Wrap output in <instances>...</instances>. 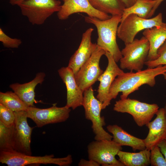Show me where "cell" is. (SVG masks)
<instances>
[{
  "instance_id": "obj_33",
  "label": "cell",
  "mask_w": 166,
  "mask_h": 166,
  "mask_svg": "<svg viewBox=\"0 0 166 166\" xmlns=\"http://www.w3.org/2000/svg\"><path fill=\"white\" fill-rule=\"evenodd\" d=\"M125 5L126 8L132 6L136 0H120Z\"/></svg>"
},
{
  "instance_id": "obj_8",
  "label": "cell",
  "mask_w": 166,
  "mask_h": 166,
  "mask_svg": "<svg viewBox=\"0 0 166 166\" xmlns=\"http://www.w3.org/2000/svg\"><path fill=\"white\" fill-rule=\"evenodd\" d=\"M162 14L145 19L134 14L128 15L118 26L117 36L125 45L132 42L138 33L143 30L160 26L163 23Z\"/></svg>"
},
{
  "instance_id": "obj_22",
  "label": "cell",
  "mask_w": 166,
  "mask_h": 166,
  "mask_svg": "<svg viewBox=\"0 0 166 166\" xmlns=\"http://www.w3.org/2000/svg\"><path fill=\"white\" fill-rule=\"evenodd\" d=\"M155 2V0H136L132 6L124 9L121 22L131 14L143 18H149Z\"/></svg>"
},
{
  "instance_id": "obj_6",
  "label": "cell",
  "mask_w": 166,
  "mask_h": 166,
  "mask_svg": "<svg viewBox=\"0 0 166 166\" xmlns=\"http://www.w3.org/2000/svg\"><path fill=\"white\" fill-rule=\"evenodd\" d=\"M22 14L33 25H41L61 6L59 0H26L19 4Z\"/></svg>"
},
{
  "instance_id": "obj_2",
  "label": "cell",
  "mask_w": 166,
  "mask_h": 166,
  "mask_svg": "<svg viewBox=\"0 0 166 166\" xmlns=\"http://www.w3.org/2000/svg\"><path fill=\"white\" fill-rule=\"evenodd\" d=\"M121 15L112 16L109 19L101 20L89 16L85 17V21L96 27L98 34L97 44L105 51L110 53L117 62L122 56L117 42L116 36Z\"/></svg>"
},
{
  "instance_id": "obj_1",
  "label": "cell",
  "mask_w": 166,
  "mask_h": 166,
  "mask_svg": "<svg viewBox=\"0 0 166 166\" xmlns=\"http://www.w3.org/2000/svg\"><path fill=\"white\" fill-rule=\"evenodd\" d=\"M166 72V65H160L154 68H148L144 70L133 72L124 73L118 76L110 88L107 106L112 100L116 99L120 92L121 99L127 98L128 95L138 90L144 85L152 87L156 84V77Z\"/></svg>"
},
{
  "instance_id": "obj_16",
  "label": "cell",
  "mask_w": 166,
  "mask_h": 166,
  "mask_svg": "<svg viewBox=\"0 0 166 166\" xmlns=\"http://www.w3.org/2000/svg\"><path fill=\"white\" fill-rule=\"evenodd\" d=\"M58 72L66 88V105L73 110L82 106L84 92L77 85L73 70L67 66L61 67Z\"/></svg>"
},
{
  "instance_id": "obj_9",
  "label": "cell",
  "mask_w": 166,
  "mask_h": 166,
  "mask_svg": "<svg viewBox=\"0 0 166 166\" xmlns=\"http://www.w3.org/2000/svg\"><path fill=\"white\" fill-rule=\"evenodd\" d=\"M88 159L103 166H124L116 158L122 146L112 140H96L87 146Z\"/></svg>"
},
{
  "instance_id": "obj_30",
  "label": "cell",
  "mask_w": 166,
  "mask_h": 166,
  "mask_svg": "<svg viewBox=\"0 0 166 166\" xmlns=\"http://www.w3.org/2000/svg\"><path fill=\"white\" fill-rule=\"evenodd\" d=\"M79 166H99L100 165L96 161L89 160H87L84 159L80 160L78 163Z\"/></svg>"
},
{
  "instance_id": "obj_20",
  "label": "cell",
  "mask_w": 166,
  "mask_h": 166,
  "mask_svg": "<svg viewBox=\"0 0 166 166\" xmlns=\"http://www.w3.org/2000/svg\"><path fill=\"white\" fill-rule=\"evenodd\" d=\"M106 128L112 134V140L121 146H130L134 151L146 149L144 139L131 135L118 125H109L107 126Z\"/></svg>"
},
{
  "instance_id": "obj_25",
  "label": "cell",
  "mask_w": 166,
  "mask_h": 166,
  "mask_svg": "<svg viewBox=\"0 0 166 166\" xmlns=\"http://www.w3.org/2000/svg\"><path fill=\"white\" fill-rule=\"evenodd\" d=\"M0 151H15L14 125L7 127L0 121Z\"/></svg>"
},
{
  "instance_id": "obj_11",
  "label": "cell",
  "mask_w": 166,
  "mask_h": 166,
  "mask_svg": "<svg viewBox=\"0 0 166 166\" xmlns=\"http://www.w3.org/2000/svg\"><path fill=\"white\" fill-rule=\"evenodd\" d=\"M70 111V108L66 105L58 107L56 104L46 109L29 107L26 111L27 118L31 119L38 128L66 121L69 117Z\"/></svg>"
},
{
  "instance_id": "obj_10",
  "label": "cell",
  "mask_w": 166,
  "mask_h": 166,
  "mask_svg": "<svg viewBox=\"0 0 166 166\" xmlns=\"http://www.w3.org/2000/svg\"><path fill=\"white\" fill-rule=\"evenodd\" d=\"M105 52L97 45L90 57L75 74L76 81L83 92L92 86L103 73L99 62L101 57L105 55Z\"/></svg>"
},
{
  "instance_id": "obj_12",
  "label": "cell",
  "mask_w": 166,
  "mask_h": 166,
  "mask_svg": "<svg viewBox=\"0 0 166 166\" xmlns=\"http://www.w3.org/2000/svg\"><path fill=\"white\" fill-rule=\"evenodd\" d=\"M14 124L15 151L32 155L31 136L34 127H30L27 121L26 111L14 112Z\"/></svg>"
},
{
  "instance_id": "obj_3",
  "label": "cell",
  "mask_w": 166,
  "mask_h": 166,
  "mask_svg": "<svg viewBox=\"0 0 166 166\" xmlns=\"http://www.w3.org/2000/svg\"><path fill=\"white\" fill-rule=\"evenodd\" d=\"M82 106L85 118L92 122L95 140H112L113 136L103 128L106 124L105 118L101 116L103 103L95 97L92 86L84 91Z\"/></svg>"
},
{
  "instance_id": "obj_14",
  "label": "cell",
  "mask_w": 166,
  "mask_h": 166,
  "mask_svg": "<svg viewBox=\"0 0 166 166\" xmlns=\"http://www.w3.org/2000/svg\"><path fill=\"white\" fill-rule=\"evenodd\" d=\"M78 13H84L89 16L101 20L109 19L112 16L94 8L88 0H65L57 12V16L59 19L65 20L72 14Z\"/></svg>"
},
{
  "instance_id": "obj_18",
  "label": "cell",
  "mask_w": 166,
  "mask_h": 166,
  "mask_svg": "<svg viewBox=\"0 0 166 166\" xmlns=\"http://www.w3.org/2000/svg\"><path fill=\"white\" fill-rule=\"evenodd\" d=\"M45 76V73H38L30 82L23 84H12L10 85V87L28 106L35 107L34 103L37 102L35 98V87L38 84L42 83Z\"/></svg>"
},
{
  "instance_id": "obj_4",
  "label": "cell",
  "mask_w": 166,
  "mask_h": 166,
  "mask_svg": "<svg viewBox=\"0 0 166 166\" xmlns=\"http://www.w3.org/2000/svg\"><path fill=\"white\" fill-rule=\"evenodd\" d=\"M0 162L8 166L51 164L59 166H68L73 163V158L70 154L63 157L55 158L53 154L34 156L16 151H0Z\"/></svg>"
},
{
  "instance_id": "obj_35",
  "label": "cell",
  "mask_w": 166,
  "mask_h": 166,
  "mask_svg": "<svg viewBox=\"0 0 166 166\" xmlns=\"http://www.w3.org/2000/svg\"><path fill=\"white\" fill-rule=\"evenodd\" d=\"M163 108L164 116L166 119V102Z\"/></svg>"
},
{
  "instance_id": "obj_15",
  "label": "cell",
  "mask_w": 166,
  "mask_h": 166,
  "mask_svg": "<svg viewBox=\"0 0 166 166\" xmlns=\"http://www.w3.org/2000/svg\"><path fill=\"white\" fill-rule=\"evenodd\" d=\"M94 29L90 27L82 34L78 48L69 60L68 67L76 74L81 66L88 60L97 46V43L91 41V36Z\"/></svg>"
},
{
  "instance_id": "obj_21",
  "label": "cell",
  "mask_w": 166,
  "mask_h": 166,
  "mask_svg": "<svg viewBox=\"0 0 166 166\" xmlns=\"http://www.w3.org/2000/svg\"><path fill=\"white\" fill-rule=\"evenodd\" d=\"M150 151L145 149L138 152L120 151L117 155L124 166H148L150 164Z\"/></svg>"
},
{
  "instance_id": "obj_23",
  "label": "cell",
  "mask_w": 166,
  "mask_h": 166,
  "mask_svg": "<svg viewBox=\"0 0 166 166\" xmlns=\"http://www.w3.org/2000/svg\"><path fill=\"white\" fill-rule=\"evenodd\" d=\"M94 8L112 16H122L126 7L120 0H88Z\"/></svg>"
},
{
  "instance_id": "obj_24",
  "label": "cell",
  "mask_w": 166,
  "mask_h": 166,
  "mask_svg": "<svg viewBox=\"0 0 166 166\" xmlns=\"http://www.w3.org/2000/svg\"><path fill=\"white\" fill-rule=\"evenodd\" d=\"M0 103L14 112L26 111L29 107L11 91L0 92Z\"/></svg>"
},
{
  "instance_id": "obj_27",
  "label": "cell",
  "mask_w": 166,
  "mask_h": 166,
  "mask_svg": "<svg viewBox=\"0 0 166 166\" xmlns=\"http://www.w3.org/2000/svg\"><path fill=\"white\" fill-rule=\"evenodd\" d=\"M158 57L156 59L146 61L145 65L148 68H154L160 65H166V40L158 50Z\"/></svg>"
},
{
  "instance_id": "obj_7",
  "label": "cell",
  "mask_w": 166,
  "mask_h": 166,
  "mask_svg": "<svg viewBox=\"0 0 166 166\" xmlns=\"http://www.w3.org/2000/svg\"><path fill=\"white\" fill-rule=\"evenodd\" d=\"M159 109L156 104H148L128 97L116 101L113 108L117 112L130 114L139 127L150 121Z\"/></svg>"
},
{
  "instance_id": "obj_29",
  "label": "cell",
  "mask_w": 166,
  "mask_h": 166,
  "mask_svg": "<svg viewBox=\"0 0 166 166\" xmlns=\"http://www.w3.org/2000/svg\"><path fill=\"white\" fill-rule=\"evenodd\" d=\"M0 41L4 47L10 48H17L22 43L20 39L10 37L1 28H0Z\"/></svg>"
},
{
  "instance_id": "obj_31",
  "label": "cell",
  "mask_w": 166,
  "mask_h": 166,
  "mask_svg": "<svg viewBox=\"0 0 166 166\" xmlns=\"http://www.w3.org/2000/svg\"><path fill=\"white\" fill-rule=\"evenodd\" d=\"M158 145L166 160V139L161 141L158 144Z\"/></svg>"
},
{
  "instance_id": "obj_17",
  "label": "cell",
  "mask_w": 166,
  "mask_h": 166,
  "mask_svg": "<svg viewBox=\"0 0 166 166\" xmlns=\"http://www.w3.org/2000/svg\"><path fill=\"white\" fill-rule=\"evenodd\" d=\"M156 115V118L145 125L149 129V132L144 140L146 149L150 151L166 139V119L164 108L159 109Z\"/></svg>"
},
{
  "instance_id": "obj_5",
  "label": "cell",
  "mask_w": 166,
  "mask_h": 166,
  "mask_svg": "<svg viewBox=\"0 0 166 166\" xmlns=\"http://www.w3.org/2000/svg\"><path fill=\"white\" fill-rule=\"evenodd\" d=\"M125 45L121 51L122 57L120 60V68L130 71L142 70L149 50L148 41L143 36Z\"/></svg>"
},
{
  "instance_id": "obj_32",
  "label": "cell",
  "mask_w": 166,
  "mask_h": 166,
  "mask_svg": "<svg viewBox=\"0 0 166 166\" xmlns=\"http://www.w3.org/2000/svg\"><path fill=\"white\" fill-rule=\"evenodd\" d=\"M156 2L152 10V12L150 14V17L152 16L154 14L156 10L158 8L161 3L164 0H155Z\"/></svg>"
},
{
  "instance_id": "obj_26",
  "label": "cell",
  "mask_w": 166,
  "mask_h": 166,
  "mask_svg": "<svg viewBox=\"0 0 166 166\" xmlns=\"http://www.w3.org/2000/svg\"><path fill=\"white\" fill-rule=\"evenodd\" d=\"M14 112L0 103V121L7 127L13 126L14 123Z\"/></svg>"
},
{
  "instance_id": "obj_28",
  "label": "cell",
  "mask_w": 166,
  "mask_h": 166,
  "mask_svg": "<svg viewBox=\"0 0 166 166\" xmlns=\"http://www.w3.org/2000/svg\"><path fill=\"white\" fill-rule=\"evenodd\" d=\"M150 163L152 166H166V160L158 145L150 150Z\"/></svg>"
},
{
  "instance_id": "obj_19",
  "label": "cell",
  "mask_w": 166,
  "mask_h": 166,
  "mask_svg": "<svg viewBox=\"0 0 166 166\" xmlns=\"http://www.w3.org/2000/svg\"><path fill=\"white\" fill-rule=\"evenodd\" d=\"M143 34L148 41L149 50L147 61L157 59L159 57L158 50L166 40V23L144 30Z\"/></svg>"
},
{
  "instance_id": "obj_13",
  "label": "cell",
  "mask_w": 166,
  "mask_h": 166,
  "mask_svg": "<svg viewBox=\"0 0 166 166\" xmlns=\"http://www.w3.org/2000/svg\"><path fill=\"white\" fill-rule=\"evenodd\" d=\"M105 55L108 60V65L98 79L100 84L97 96V98L103 103V109L107 107L109 89L113 82L118 76L124 72L110 53L106 51Z\"/></svg>"
},
{
  "instance_id": "obj_34",
  "label": "cell",
  "mask_w": 166,
  "mask_h": 166,
  "mask_svg": "<svg viewBox=\"0 0 166 166\" xmlns=\"http://www.w3.org/2000/svg\"><path fill=\"white\" fill-rule=\"evenodd\" d=\"M26 0H9V3L12 5L18 6L20 3Z\"/></svg>"
},
{
  "instance_id": "obj_37",
  "label": "cell",
  "mask_w": 166,
  "mask_h": 166,
  "mask_svg": "<svg viewBox=\"0 0 166 166\" xmlns=\"http://www.w3.org/2000/svg\"><path fill=\"white\" fill-rule=\"evenodd\" d=\"M62 0L63 2H64L65 0Z\"/></svg>"
},
{
  "instance_id": "obj_36",
  "label": "cell",
  "mask_w": 166,
  "mask_h": 166,
  "mask_svg": "<svg viewBox=\"0 0 166 166\" xmlns=\"http://www.w3.org/2000/svg\"><path fill=\"white\" fill-rule=\"evenodd\" d=\"M164 79L166 80V72L163 74Z\"/></svg>"
}]
</instances>
